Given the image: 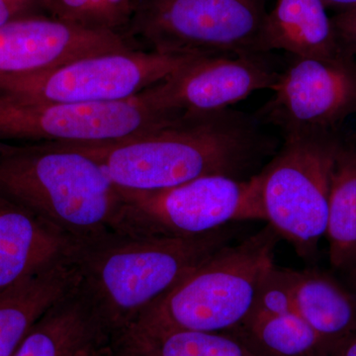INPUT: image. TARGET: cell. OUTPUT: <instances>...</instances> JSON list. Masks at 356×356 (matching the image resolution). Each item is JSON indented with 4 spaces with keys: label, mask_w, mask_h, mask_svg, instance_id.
I'll return each mask as SVG.
<instances>
[{
    "label": "cell",
    "mask_w": 356,
    "mask_h": 356,
    "mask_svg": "<svg viewBox=\"0 0 356 356\" xmlns=\"http://www.w3.org/2000/svg\"><path fill=\"white\" fill-rule=\"evenodd\" d=\"M132 49L138 48L123 35L91 31L43 14L26 16L0 26V79Z\"/></svg>",
    "instance_id": "cell-12"
},
{
    "label": "cell",
    "mask_w": 356,
    "mask_h": 356,
    "mask_svg": "<svg viewBox=\"0 0 356 356\" xmlns=\"http://www.w3.org/2000/svg\"><path fill=\"white\" fill-rule=\"evenodd\" d=\"M77 243L17 204L0 197V293L74 254Z\"/></svg>",
    "instance_id": "cell-13"
},
{
    "label": "cell",
    "mask_w": 356,
    "mask_h": 356,
    "mask_svg": "<svg viewBox=\"0 0 356 356\" xmlns=\"http://www.w3.org/2000/svg\"><path fill=\"white\" fill-rule=\"evenodd\" d=\"M273 95L255 114L259 124L280 129L285 138L332 135L356 112V60L293 57L280 72Z\"/></svg>",
    "instance_id": "cell-10"
},
{
    "label": "cell",
    "mask_w": 356,
    "mask_h": 356,
    "mask_svg": "<svg viewBox=\"0 0 356 356\" xmlns=\"http://www.w3.org/2000/svg\"><path fill=\"white\" fill-rule=\"evenodd\" d=\"M197 58L143 49L99 54L40 74L1 79L0 96L27 103L119 102L153 88Z\"/></svg>",
    "instance_id": "cell-9"
},
{
    "label": "cell",
    "mask_w": 356,
    "mask_h": 356,
    "mask_svg": "<svg viewBox=\"0 0 356 356\" xmlns=\"http://www.w3.org/2000/svg\"><path fill=\"white\" fill-rule=\"evenodd\" d=\"M323 0H276L266 19L257 54L285 51L293 57L331 58L344 53Z\"/></svg>",
    "instance_id": "cell-15"
},
{
    "label": "cell",
    "mask_w": 356,
    "mask_h": 356,
    "mask_svg": "<svg viewBox=\"0 0 356 356\" xmlns=\"http://www.w3.org/2000/svg\"><path fill=\"white\" fill-rule=\"evenodd\" d=\"M280 238L267 225L235 247L219 248L119 336L234 331L252 313L257 292L275 266Z\"/></svg>",
    "instance_id": "cell-4"
},
{
    "label": "cell",
    "mask_w": 356,
    "mask_h": 356,
    "mask_svg": "<svg viewBox=\"0 0 356 356\" xmlns=\"http://www.w3.org/2000/svg\"><path fill=\"white\" fill-rule=\"evenodd\" d=\"M330 261L344 267L356 259V145H339L330 191L327 231Z\"/></svg>",
    "instance_id": "cell-18"
},
{
    "label": "cell",
    "mask_w": 356,
    "mask_h": 356,
    "mask_svg": "<svg viewBox=\"0 0 356 356\" xmlns=\"http://www.w3.org/2000/svg\"><path fill=\"white\" fill-rule=\"evenodd\" d=\"M280 72L264 54L199 57L153 86L163 108L178 116L229 109L262 89H273Z\"/></svg>",
    "instance_id": "cell-11"
},
{
    "label": "cell",
    "mask_w": 356,
    "mask_h": 356,
    "mask_svg": "<svg viewBox=\"0 0 356 356\" xmlns=\"http://www.w3.org/2000/svg\"><path fill=\"white\" fill-rule=\"evenodd\" d=\"M329 356H356V332L334 346Z\"/></svg>",
    "instance_id": "cell-25"
},
{
    "label": "cell",
    "mask_w": 356,
    "mask_h": 356,
    "mask_svg": "<svg viewBox=\"0 0 356 356\" xmlns=\"http://www.w3.org/2000/svg\"><path fill=\"white\" fill-rule=\"evenodd\" d=\"M38 14H43L42 0H0V26Z\"/></svg>",
    "instance_id": "cell-24"
},
{
    "label": "cell",
    "mask_w": 356,
    "mask_h": 356,
    "mask_svg": "<svg viewBox=\"0 0 356 356\" xmlns=\"http://www.w3.org/2000/svg\"><path fill=\"white\" fill-rule=\"evenodd\" d=\"M179 117L159 104L153 88L129 99L98 103H27L0 96V142L114 144Z\"/></svg>",
    "instance_id": "cell-7"
},
{
    "label": "cell",
    "mask_w": 356,
    "mask_h": 356,
    "mask_svg": "<svg viewBox=\"0 0 356 356\" xmlns=\"http://www.w3.org/2000/svg\"><path fill=\"white\" fill-rule=\"evenodd\" d=\"M355 264H356V259H355Z\"/></svg>",
    "instance_id": "cell-28"
},
{
    "label": "cell",
    "mask_w": 356,
    "mask_h": 356,
    "mask_svg": "<svg viewBox=\"0 0 356 356\" xmlns=\"http://www.w3.org/2000/svg\"><path fill=\"white\" fill-rule=\"evenodd\" d=\"M137 4L136 0H42V11L76 27L127 37Z\"/></svg>",
    "instance_id": "cell-21"
},
{
    "label": "cell",
    "mask_w": 356,
    "mask_h": 356,
    "mask_svg": "<svg viewBox=\"0 0 356 356\" xmlns=\"http://www.w3.org/2000/svg\"><path fill=\"white\" fill-rule=\"evenodd\" d=\"M266 14V0H139L127 37L165 55H252Z\"/></svg>",
    "instance_id": "cell-5"
},
{
    "label": "cell",
    "mask_w": 356,
    "mask_h": 356,
    "mask_svg": "<svg viewBox=\"0 0 356 356\" xmlns=\"http://www.w3.org/2000/svg\"><path fill=\"white\" fill-rule=\"evenodd\" d=\"M295 313L292 269L274 266L264 278L248 317H267Z\"/></svg>",
    "instance_id": "cell-22"
},
{
    "label": "cell",
    "mask_w": 356,
    "mask_h": 356,
    "mask_svg": "<svg viewBox=\"0 0 356 356\" xmlns=\"http://www.w3.org/2000/svg\"><path fill=\"white\" fill-rule=\"evenodd\" d=\"M118 191L115 232L126 235L195 236L231 222L266 221L259 175H209L165 191Z\"/></svg>",
    "instance_id": "cell-6"
},
{
    "label": "cell",
    "mask_w": 356,
    "mask_h": 356,
    "mask_svg": "<svg viewBox=\"0 0 356 356\" xmlns=\"http://www.w3.org/2000/svg\"><path fill=\"white\" fill-rule=\"evenodd\" d=\"M327 8H334L341 11L355 8L356 0H323Z\"/></svg>",
    "instance_id": "cell-26"
},
{
    "label": "cell",
    "mask_w": 356,
    "mask_h": 356,
    "mask_svg": "<svg viewBox=\"0 0 356 356\" xmlns=\"http://www.w3.org/2000/svg\"><path fill=\"white\" fill-rule=\"evenodd\" d=\"M339 145L334 135L285 138L282 149L259 173L266 222L303 257L327 231Z\"/></svg>",
    "instance_id": "cell-8"
},
{
    "label": "cell",
    "mask_w": 356,
    "mask_h": 356,
    "mask_svg": "<svg viewBox=\"0 0 356 356\" xmlns=\"http://www.w3.org/2000/svg\"><path fill=\"white\" fill-rule=\"evenodd\" d=\"M221 229L195 236H132L112 232L77 243L76 288L109 341L201 262L224 247Z\"/></svg>",
    "instance_id": "cell-2"
},
{
    "label": "cell",
    "mask_w": 356,
    "mask_h": 356,
    "mask_svg": "<svg viewBox=\"0 0 356 356\" xmlns=\"http://www.w3.org/2000/svg\"><path fill=\"white\" fill-rule=\"evenodd\" d=\"M112 356H257L232 332L177 331L154 337L119 336Z\"/></svg>",
    "instance_id": "cell-19"
},
{
    "label": "cell",
    "mask_w": 356,
    "mask_h": 356,
    "mask_svg": "<svg viewBox=\"0 0 356 356\" xmlns=\"http://www.w3.org/2000/svg\"><path fill=\"white\" fill-rule=\"evenodd\" d=\"M136 1H137V2H138V1H139V0H136Z\"/></svg>",
    "instance_id": "cell-27"
},
{
    "label": "cell",
    "mask_w": 356,
    "mask_h": 356,
    "mask_svg": "<svg viewBox=\"0 0 356 356\" xmlns=\"http://www.w3.org/2000/svg\"><path fill=\"white\" fill-rule=\"evenodd\" d=\"M257 356H329L330 348L296 313L248 317L234 331Z\"/></svg>",
    "instance_id": "cell-20"
},
{
    "label": "cell",
    "mask_w": 356,
    "mask_h": 356,
    "mask_svg": "<svg viewBox=\"0 0 356 356\" xmlns=\"http://www.w3.org/2000/svg\"><path fill=\"white\" fill-rule=\"evenodd\" d=\"M108 343L76 286L40 318L13 356H93Z\"/></svg>",
    "instance_id": "cell-16"
},
{
    "label": "cell",
    "mask_w": 356,
    "mask_h": 356,
    "mask_svg": "<svg viewBox=\"0 0 356 356\" xmlns=\"http://www.w3.org/2000/svg\"><path fill=\"white\" fill-rule=\"evenodd\" d=\"M295 313L330 350L356 332V296L327 274L292 270Z\"/></svg>",
    "instance_id": "cell-17"
},
{
    "label": "cell",
    "mask_w": 356,
    "mask_h": 356,
    "mask_svg": "<svg viewBox=\"0 0 356 356\" xmlns=\"http://www.w3.org/2000/svg\"><path fill=\"white\" fill-rule=\"evenodd\" d=\"M332 21L343 50L356 57V7L337 13Z\"/></svg>",
    "instance_id": "cell-23"
},
{
    "label": "cell",
    "mask_w": 356,
    "mask_h": 356,
    "mask_svg": "<svg viewBox=\"0 0 356 356\" xmlns=\"http://www.w3.org/2000/svg\"><path fill=\"white\" fill-rule=\"evenodd\" d=\"M0 197L77 243L115 232L118 188L102 166L69 145L0 142Z\"/></svg>",
    "instance_id": "cell-3"
},
{
    "label": "cell",
    "mask_w": 356,
    "mask_h": 356,
    "mask_svg": "<svg viewBox=\"0 0 356 356\" xmlns=\"http://www.w3.org/2000/svg\"><path fill=\"white\" fill-rule=\"evenodd\" d=\"M254 117L225 109L107 145H69L95 161L117 188L159 191L209 175L243 177L273 153Z\"/></svg>",
    "instance_id": "cell-1"
},
{
    "label": "cell",
    "mask_w": 356,
    "mask_h": 356,
    "mask_svg": "<svg viewBox=\"0 0 356 356\" xmlns=\"http://www.w3.org/2000/svg\"><path fill=\"white\" fill-rule=\"evenodd\" d=\"M77 280L72 254L0 293V356H13L40 318L76 286Z\"/></svg>",
    "instance_id": "cell-14"
}]
</instances>
